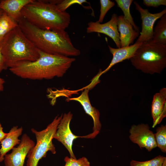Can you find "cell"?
<instances>
[{"mask_svg":"<svg viewBox=\"0 0 166 166\" xmlns=\"http://www.w3.org/2000/svg\"><path fill=\"white\" fill-rule=\"evenodd\" d=\"M18 24L25 35L40 51L68 57L77 56L81 54L80 50L72 44L68 33L65 30L42 29L24 18Z\"/></svg>","mask_w":166,"mask_h":166,"instance_id":"obj_1","label":"cell"},{"mask_svg":"<svg viewBox=\"0 0 166 166\" xmlns=\"http://www.w3.org/2000/svg\"><path fill=\"white\" fill-rule=\"evenodd\" d=\"M39 57L34 61H22L9 68L21 78L33 80L61 77L76 59L62 55L48 53L39 50Z\"/></svg>","mask_w":166,"mask_h":166,"instance_id":"obj_2","label":"cell"},{"mask_svg":"<svg viewBox=\"0 0 166 166\" xmlns=\"http://www.w3.org/2000/svg\"><path fill=\"white\" fill-rule=\"evenodd\" d=\"M21 13L29 22L42 29L64 30L69 26L70 16L61 11L49 0H34L26 5Z\"/></svg>","mask_w":166,"mask_h":166,"instance_id":"obj_3","label":"cell"},{"mask_svg":"<svg viewBox=\"0 0 166 166\" xmlns=\"http://www.w3.org/2000/svg\"><path fill=\"white\" fill-rule=\"evenodd\" d=\"M0 48L7 68H10L20 62L35 61L39 57V50L18 26L7 35Z\"/></svg>","mask_w":166,"mask_h":166,"instance_id":"obj_4","label":"cell"},{"mask_svg":"<svg viewBox=\"0 0 166 166\" xmlns=\"http://www.w3.org/2000/svg\"><path fill=\"white\" fill-rule=\"evenodd\" d=\"M137 69L147 74H160L166 67V45L152 39L144 42L130 59Z\"/></svg>","mask_w":166,"mask_h":166,"instance_id":"obj_5","label":"cell"},{"mask_svg":"<svg viewBox=\"0 0 166 166\" xmlns=\"http://www.w3.org/2000/svg\"><path fill=\"white\" fill-rule=\"evenodd\" d=\"M62 116V114L60 116H56L45 128L41 131H37L33 128L31 129V131L35 135L36 143L26 156L28 158L26 166H37L40 160L45 157L48 151L53 154L56 153L52 140Z\"/></svg>","mask_w":166,"mask_h":166,"instance_id":"obj_6","label":"cell"},{"mask_svg":"<svg viewBox=\"0 0 166 166\" xmlns=\"http://www.w3.org/2000/svg\"><path fill=\"white\" fill-rule=\"evenodd\" d=\"M73 115L71 112L64 113L58 124L53 138L60 142L69 152L70 157L76 158L72 150L74 140L79 138H83L74 134L70 128V124Z\"/></svg>","mask_w":166,"mask_h":166,"instance_id":"obj_7","label":"cell"},{"mask_svg":"<svg viewBox=\"0 0 166 166\" xmlns=\"http://www.w3.org/2000/svg\"><path fill=\"white\" fill-rule=\"evenodd\" d=\"M134 4L142 20L141 31L136 42L142 43L152 39L154 25L157 20L166 14V8L160 12L152 14L148 9L142 8L136 1H134Z\"/></svg>","mask_w":166,"mask_h":166,"instance_id":"obj_8","label":"cell"},{"mask_svg":"<svg viewBox=\"0 0 166 166\" xmlns=\"http://www.w3.org/2000/svg\"><path fill=\"white\" fill-rule=\"evenodd\" d=\"M129 138L140 149L144 148L148 152L157 147L154 133L148 124L132 125L129 130Z\"/></svg>","mask_w":166,"mask_h":166,"instance_id":"obj_9","label":"cell"},{"mask_svg":"<svg viewBox=\"0 0 166 166\" xmlns=\"http://www.w3.org/2000/svg\"><path fill=\"white\" fill-rule=\"evenodd\" d=\"M35 144L26 134H23L18 145L14 147L11 153L5 155V166H23L29 152Z\"/></svg>","mask_w":166,"mask_h":166,"instance_id":"obj_10","label":"cell"},{"mask_svg":"<svg viewBox=\"0 0 166 166\" xmlns=\"http://www.w3.org/2000/svg\"><path fill=\"white\" fill-rule=\"evenodd\" d=\"M89 88H86L80 96L77 97L68 98V101H76L79 102L82 106L85 113L91 117L93 122V132L84 136V138L93 139L99 133L101 124L100 120V113L99 111L93 107L90 103L89 96Z\"/></svg>","mask_w":166,"mask_h":166,"instance_id":"obj_11","label":"cell"},{"mask_svg":"<svg viewBox=\"0 0 166 166\" xmlns=\"http://www.w3.org/2000/svg\"><path fill=\"white\" fill-rule=\"evenodd\" d=\"M118 17L117 14H113L110 20L105 23L101 24L97 21L90 22L88 24L87 32H96L105 34L113 40L117 48H120V37L117 27Z\"/></svg>","mask_w":166,"mask_h":166,"instance_id":"obj_12","label":"cell"},{"mask_svg":"<svg viewBox=\"0 0 166 166\" xmlns=\"http://www.w3.org/2000/svg\"><path fill=\"white\" fill-rule=\"evenodd\" d=\"M151 113L153 121L152 128L160 123L166 117V88H163L153 96Z\"/></svg>","mask_w":166,"mask_h":166,"instance_id":"obj_13","label":"cell"},{"mask_svg":"<svg viewBox=\"0 0 166 166\" xmlns=\"http://www.w3.org/2000/svg\"><path fill=\"white\" fill-rule=\"evenodd\" d=\"M117 27L121 44V47L129 46L133 43L135 40L139 36L140 33L134 30L132 25L126 20L124 16H118Z\"/></svg>","mask_w":166,"mask_h":166,"instance_id":"obj_14","label":"cell"},{"mask_svg":"<svg viewBox=\"0 0 166 166\" xmlns=\"http://www.w3.org/2000/svg\"><path fill=\"white\" fill-rule=\"evenodd\" d=\"M142 43L136 42L133 44L129 46L117 48H113L109 45L108 46L109 51L112 54L113 57L108 67L103 71H101V75L109 71L112 67L117 63L125 60L130 59Z\"/></svg>","mask_w":166,"mask_h":166,"instance_id":"obj_15","label":"cell"},{"mask_svg":"<svg viewBox=\"0 0 166 166\" xmlns=\"http://www.w3.org/2000/svg\"><path fill=\"white\" fill-rule=\"evenodd\" d=\"M33 0H2L0 1V9L16 22L23 18L21 11L26 5Z\"/></svg>","mask_w":166,"mask_h":166,"instance_id":"obj_16","label":"cell"},{"mask_svg":"<svg viewBox=\"0 0 166 166\" xmlns=\"http://www.w3.org/2000/svg\"><path fill=\"white\" fill-rule=\"evenodd\" d=\"M22 127L13 126L0 142L1 147L0 148V162L4 160L5 155L8 152L20 143L21 140L18 137L22 135Z\"/></svg>","mask_w":166,"mask_h":166,"instance_id":"obj_17","label":"cell"},{"mask_svg":"<svg viewBox=\"0 0 166 166\" xmlns=\"http://www.w3.org/2000/svg\"><path fill=\"white\" fill-rule=\"evenodd\" d=\"M18 26V23L4 12L0 17V45L7 35Z\"/></svg>","mask_w":166,"mask_h":166,"instance_id":"obj_18","label":"cell"},{"mask_svg":"<svg viewBox=\"0 0 166 166\" xmlns=\"http://www.w3.org/2000/svg\"><path fill=\"white\" fill-rule=\"evenodd\" d=\"M152 39L160 44L166 45V14L160 18L153 29Z\"/></svg>","mask_w":166,"mask_h":166,"instance_id":"obj_19","label":"cell"},{"mask_svg":"<svg viewBox=\"0 0 166 166\" xmlns=\"http://www.w3.org/2000/svg\"><path fill=\"white\" fill-rule=\"evenodd\" d=\"M118 7L121 9L124 18L132 25L135 30L140 32L139 28L135 23L130 14V8L133 0H115Z\"/></svg>","mask_w":166,"mask_h":166,"instance_id":"obj_20","label":"cell"},{"mask_svg":"<svg viewBox=\"0 0 166 166\" xmlns=\"http://www.w3.org/2000/svg\"><path fill=\"white\" fill-rule=\"evenodd\" d=\"M156 145L161 151L166 152V125H161L156 129V132L154 133Z\"/></svg>","mask_w":166,"mask_h":166,"instance_id":"obj_21","label":"cell"},{"mask_svg":"<svg viewBox=\"0 0 166 166\" xmlns=\"http://www.w3.org/2000/svg\"><path fill=\"white\" fill-rule=\"evenodd\" d=\"M166 157L159 155L150 160L139 161L132 160L130 162V166H162Z\"/></svg>","mask_w":166,"mask_h":166,"instance_id":"obj_22","label":"cell"},{"mask_svg":"<svg viewBox=\"0 0 166 166\" xmlns=\"http://www.w3.org/2000/svg\"><path fill=\"white\" fill-rule=\"evenodd\" d=\"M64 161L65 162L64 166H90L89 162L85 157L77 159L66 156Z\"/></svg>","mask_w":166,"mask_h":166,"instance_id":"obj_23","label":"cell"},{"mask_svg":"<svg viewBox=\"0 0 166 166\" xmlns=\"http://www.w3.org/2000/svg\"><path fill=\"white\" fill-rule=\"evenodd\" d=\"M100 14L99 19L97 21L100 23L103 22L104 18L107 13L112 7L114 6L115 3L109 0H100Z\"/></svg>","mask_w":166,"mask_h":166,"instance_id":"obj_24","label":"cell"},{"mask_svg":"<svg viewBox=\"0 0 166 166\" xmlns=\"http://www.w3.org/2000/svg\"><path fill=\"white\" fill-rule=\"evenodd\" d=\"M85 2L88 3L86 0H59L56 6L60 11H65L68 8L73 4H77L82 6V3Z\"/></svg>","mask_w":166,"mask_h":166,"instance_id":"obj_25","label":"cell"},{"mask_svg":"<svg viewBox=\"0 0 166 166\" xmlns=\"http://www.w3.org/2000/svg\"><path fill=\"white\" fill-rule=\"evenodd\" d=\"M143 2L147 7L157 8L161 5L166 6V0H143Z\"/></svg>","mask_w":166,"mask_h":166,"instance_id":"obj_26","label":"cell"},{"mask_svg":"<svg viewBox=\"0 0 166 166\" xmlns=\"http://www.w3.org/2000/svg\"><path fill=\"white\" fill-rule=\"evenodd\" d=\"M7 68L0 48V73L3 70L6 69Z\"/></svg>","mask_w":166,"mask_h":166,"instance_id":"obj_27","label":"cell"},{"mask_svg":"<svg viewBox=\"0 0 166 166\" xmlns=\"http://www.w3.org/2000/svg\"><path fill=\"white\" fill-rule=\"evenodd\" d=\"M7 133H5L3 130V127L0 123V142L6 137Z\"/></svg>","mask_w":166,"mask_h":166,"instance_id":"obj_28","label":"cell"},{"mask_svg":"<svg viewBox=\"0 0 166 166\" xmlns=\"http://www.w3.org/2000/svg\"><path fill=\"white\" fill-rule=\"evenodd\" d=\"M4 83L5 81L4 80L0 77V92L3 90Z\"/></svg>","mask_w":166,"mask_h":166,"instance_id":"obj_29","label":"cell"},{"mask_svg":"<svg viewBox=\"0 0 166 166\" xmlns=\"http://www.w3.org/2000/svg\"><path fill=\"white\" fill-rule=\"evenodd\" d=\"M162 166H166V159L163 162Z\"/></svg>","mask_w":166,"mask_h":166,"instance_id":"obj_30","label":"cell"},{"mask_svg":"<svg viewBox=\"0 0 166 166\" xmlns=\"http://www.w3.org/2000/svg\"><path fill=\"white\" fill-rule=\"evenodd\" d=\"M4 12L2 10L0 9V17L3 14Z\"/></svg>","mask_w":166,"mask_h":166,"instance_id":"obj_31","label":"cell"}]
</instances>
